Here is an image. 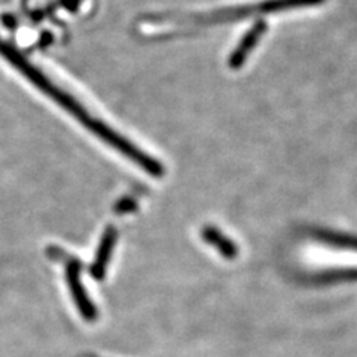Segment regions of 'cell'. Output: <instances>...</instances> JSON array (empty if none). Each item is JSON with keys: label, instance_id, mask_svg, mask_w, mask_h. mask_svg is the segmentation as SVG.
I'll use <instances>...</instances> for the list:
<instances>
[{"label": "cell", "instance_id": "1", "mask_svg": "<svg viewBox=\"0 0 357 357\" xmlns=\"http://www.w3.org/2000/svg\"><path fill=\"white\" fill-rule=\"evenodd\" d=\"M323 2H325V0H265V2H261L253 6H243V8L228 10V13L223 14V17L244 18V17L258 15V14H277V13H286L289 9L317 6Z\"/></svg>", "mask_w": 357, "mask_h": 357}, {"label": "cell", "instance_id": "2", "mask_svg": "<svg viewBox=\"0 0 357 357\" xmlns=\"http://www.w3.org/2000/svg\"><path fill=\"white\" fill-rule=\"evenodd\" d=\"M266 29L268 26L265 21H256L255 24L244 33V36L238 42L236 50H234L229 55L228 66L231 69H240V67L248 61V57L253 52L256 45H258L264 38Z\"/></svg>", "mask_w": 357, "mask_h": 357}, {"label": "cell", "instance_id": "3", "mask_svg": "<svg viewBox=\"0 0 357 357\" xmlns=\"http://www.w3.org/2000/svg\"><path fill=\"white\" fill-rule=\"evenodd\" d=\"M112 244H114V237H112L110 234H107V236L103 240L102 248H100L97 261H96V266H94V270H93L96 277H102L103 273H105V266H106L107 259H109V255H110V250H112Z\"/></svg>", "mask_w": 357, "mask_h": 357}]
</instances>
